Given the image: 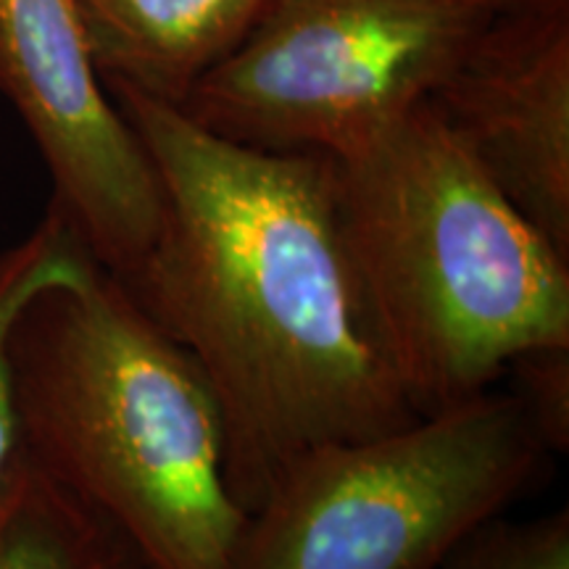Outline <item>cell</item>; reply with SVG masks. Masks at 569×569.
<instances>
[{"mask_svg":"<svg viewBox=\"0 0 569 569\" xmlns=\"http://www.w3.org/2000/svg\"><path fill=\"white\" fill-rule=\"evenodd\" d=\"M438 569H569V515L496 517L448 553Z\"/></svg>","mask_w":569,"mask_h":569,"instance_id":"11","label":"cell"},{"mask_svg":"<svg viewBox=\"0 0 569 569\" xmlns=\"http://www.w3.org/2000/svg\"><path fill=\"white\" fill-rule=\"evenodd\" d=\"M511 390L303 453L248 517L238 569H438L549 465Z\"/></svg>","mask_w":569,"mask_h":569,"instance_id":"4","label":"cell"},{"mask_svg":"<svg viewBox=\"0 0 569 569\" xmlns=\"http://www.w3.org/2000/svg\"><path fill=\"white\" fill-rule=\"evenodd\" d=\"M336 163L356 267L417 415L569 348V256L519 213L430 103Z\"/></svg>","mask_w":569,"mask_h":569,"instance_id":"3","label":"cell"},{"mask_svg":"<svg viewBox=\"0 0 569 569\" xmlns=\"http://www.w3.org/2000/svg\"><path fill=\"white\" fill-rule=\"evenodd\" d=\"M0 569H142L122 532L21 453L0 490Z\"/></svg>","mask_w":569,"mask_h":569,"instance_id":"9","label":"cell"},{"mask_svg":"<svg viewBox=\"0 0 569 569\" xmlns=\"http://www.w3.org/2000/svg\"><path fill=\"white\" fill-rule=\"evenodd\" d=\"M507 377L549 451L569 443V348H540L519 356Z\"/></svg>","mask_w":569,"mask_h":569,"instance_id":"12","label":"cell"},{"mask_svg":"<svg viewBox=\"0 0 569 569\" xmlns=\"http://www.w3.org/2000/svg\"><path fill=\"white\" fill-rule=\"evenodd\" d=\"M0 92L46 161L51 203L106 272L134 280L159 240L161 190L92 69L74 0H0Z\"/></svg>","mask_w":569,"mask_h":569,"instance_id":"6","label":"cell"},{"mask_svg":"<svg viewBox=\"0 0 569 569\" xmlns=\"http://www.w3.org/2000/svg\"><path fill=\"white\" fill-rule=\"evenodd\" d=\"M517 3L528 0H272L177 109L246 146L343 156L430 101Z\"/></svg>","mask_w":569,"mask_h":569,"instance_id":"5","label":"cell"},{"mask_svg":"<svg viewBox=\"0 0 569 569\" xmlns=\"http://www.w3.org/2000/svg\"><path fill=\"white\" fill-rule=\"evenodd\" d=\"M21 453L109 519L142 569H238L248 511L201 369L96 264L40 290L9 332Z\"/></svg>","mask_w":569,"mask_h":569,"instance_id":"2","label":"cell"},{"mask_svg":"<svg viewBox=\"0 0 569 569\" xmlns=\"http://www.w3.org/2000/svg\"><path fill=\"white\" fill-rule=\"evenodd\" d=\"M427 103L519 213L569 256V0L498 11Z\"/></svg>","mask_w":569,"mask_h":569,"instance_id":"7","label":"cell"},{"mask_svg":"<svg viewBox=\"0 0 569 569\" xmlns=\"http://www.w3.org/2000/svg\"><path fill=\"white\" fill-rule=\"evenodd\" d=\"M106 90L180 106L243 46L272 0H74Z\"/></svg>","mask_w":569,"mask_h":569,"instance_id":"8","label":"cell"},{"mask_svg":"<svg viewBox=\"0 0 569 569\" xmlns=\"http://www.w3.org/2000/svg\"><path fill=\"white\" fill-rule=\"evenodd\" d=\"M106 92L163 201L159 240L124 284L217 396L248 515L303 453L422 417L356 267L332 156L246 146L177 106Z\"/></svg>","mask_w":569,"mask_h":569,"instance_id":"1","label":"cell"},{"mask_svg":"<svg viewBox=\"0 0 569 569\" xmlns=\"http://www.w3.org/2000/svg\"><path fill=\"white\" fill-rule=\"evenodd\" d=\"M96 264L88 246L53 203L24 238L0 251V490L6 488L21 457L9 380V332L13 319L40 290L80 280Z\"/></svg>","mask_w":569,"mask_h":569,"instance_id":"10","label":"cell"}]
</instances>
